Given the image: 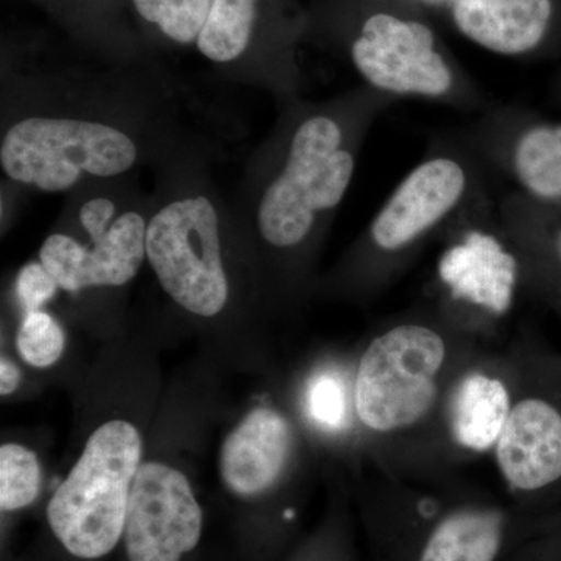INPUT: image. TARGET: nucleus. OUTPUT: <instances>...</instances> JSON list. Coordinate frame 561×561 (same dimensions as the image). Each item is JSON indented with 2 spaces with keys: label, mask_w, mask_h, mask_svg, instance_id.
<instances>
[{
  "label": "nucleus",
  "mask_w": 561,
  "mask_h": 561,
  "mask_svg": "<svg viewBox=\"0 0 561 561\" xmlns=\"http://www.w3.org/2000/svg\"><path fill=\"white\" fill-rule=\"evenodd\" d=\"M519 379L518 346L494 350L483 343L446 391L438 416V467L456 476L461 465L491 456L500 440Z\"/></svg>",
  "instance_id": "nucleus-11"
},
{
  "label": "nucleus",
  "mask_w": 561,
  "mask_h": 561,
  "mask_svg": "<svg viewBox=\"0 0 561 561\" xmlns=\"http://www.w3.org/2000/svg\"><path fill=\"white\" fill-rule=\"evenodd\" d=\"M187 88L153 66L94 73L2 70L0 169L21 191L65 194L88 183L157 171L191 147Z\"/></svg>",
  "instance_id": "nucleus-1"
},
{
  "label": "nucleus",
  "mask_w": 561,
  "mask_h": 561,
  "mask_svg": "<svg viewBox=\"0 0 561 561\" xmlns=\"http://www.w3.org/2000/svg\"><path fill=\"white\" fill-rule=\"evenodd\" d=\"M151 206L138 175L84 184L66 195L41 264L68 294L127 286L147 260Z\"/></svg>",
  "instance_id": "nucleus-7"
},
{
  "label": "nucleus",
  "mask_w": 561,
  "mask_h": 561,
  "mask_svg": "<svg viewBox=\"0 0 561 561\" xmlns=\"http://www.w3.org/2000/svg\"><path fill=\"white\" fill-rule=\"evenodd\" d=\"M375 470L364 494L373 561H508L561 519L523 511L457 476L409 481Z\"/></svg>",
  "instance_id": "nucleus-4"
},
{
  "label": "nucleus",
  "mask_w": 561,
  "mask_h": 561,
  "mask_svg": "<svg viewBox=\"0 0 561 561\" xmlns=\"http://www.w3.org/2000/svg\"><path fill=\"white\" fill-rule=\"evenodd\" d=\"M140 456L142 440L127 421H108L91 435L47 505L50 529L70 556L102 559L124 540Z\"/></svg>",
  "instance_id": "nucleus-9"
},
{
  "label": "nucleus",
  "mask_w": 561,
  "mask_h": 561,
  "mask_svg": "<svg viewBox=\"0 0 561 561\" xmlns=\"http://www.w3.org/2000/svg\"><path fill=\"white\" fill-rule=\"evenodd\" d=\"M41 467L35 453L22 445L0 448V507L3 512L21 511L38 497Z\"/></svg>",
  "instance_id": "nucleus-20"
},
{
  "label": "nucleus",
  "mask_w": 561,
  "mask_h": 561,
  "mask_svg": "<svg viewBox=\"0 0 561 561\" xmlns=\"http://www.w3.org/2000/svg\"><path fill=\"white\" fill-rule=\"evenodd\" d=\"M397 101L359 84L341 94L278 102L275 124L243 168L228 202L236 238L301 289L345 202L376 121Z\"/></svg>",
  "instance_id": "nucleus-2"
},
{
  "label": "nucleus",
  "mask_w": 561,
  "mask_h": 561,
  "mask_svg": "<svg viewBox=\"0 0 561 561\" xmlns=\"http://www.w3.org/2000/svg\"><path fill=\"white\" fill-rule=\"evenodd\" d=\"M65 345V331L50 313H25L18 331L16 346L22 359L28 365L36 368L50 367L60 359Z\"/></svg>",
  "instance_id": "nucleus-21"
},
{
  "label": "nucleus",
  "mask_w": 561,
  "mask_h": 561,
  "mask_svg": "<svg viewBox=\"0 0 561 561\" xmlns=\"http://www.w3.org/2000/svg\"><path fill=\"white\" fill-rule=\"evenodd\" d=\"M131 9L162 39L173 46L197 43L213 0H130Z\"/></svg>",
  "instance_id": "nucleus-19"
},
{
  "label": "nucleus",
  "mask_w": 561,
  "mask_h": 561,
  "mask_svg": "<svg viewBox=\"0 0 561 561\" xmlns=\"http://www.w3.org/2000/svg\"><path fill=\"white\" fill-rule=\"evenodd\" d=\"M516 346L518 389L490 457L508 501L534 515H560L561 367Z\"/></svg>",
  "instance_id": "nucleus-10"
},
{
  "label": "nucleus",
  "mask_w": 561,
  "mask_h": 561,
  "mask_svg": "<svg viewBox=\"0 0 561 561\" xmlns=\"http://www.w3.org/2000/svg\"><path fill=\"white\" fill-rule=\"evenodd\" d=\"M461 140L512 191L561 213V119L505 106L486 111Z\"/></svg>",
  "instance_id": "nucleus-12"
},
{
  "label": "nucleus",
  "mask_w": 561,
  "mask_h": 561,
  "mask_svg": "<svg viewBox=\"0 0 561 561\" xmlns=\"http://www.w3.org/2000/svg\"><path fill=\"white\" fill-rule=\"evenodd\" d=\"M559 16V0H453L451 7L454 25L465 38L512 58L542 49Z\"/></svg>",
  "instance_id": "nucleus-17"
},
{
  "label": "nucleus",
  "mask_w": 561,
  "mask_h": 561,
  "mask_svg": "<svg viewBox=\"0 0 561 561\" xmlns=\"http://www.w3.org/2000/svg\"><path fill=\"white\" fill-rule=\"evenodd\" d=\"M295 449L297 434L289 419L276 409H254L221 446V479L238 496H264L286 478Z\"/></svg>",
  "instance_id": "nucleus-15"
},
{
  "label": "nucleus",
  "mask_w": 561,
  "mask_h": 561,
  "mask_svg": "<svg viewBox=\"0 0 561 561\" xmlns=\"http://www.w3.org/2000/svg\"><path fill=\"white\" fill-rule=\"evenodd\" d=\"M216 146L191 147L154 171L147 261L169 298L198 319H216L231 302L228 202L210 175Z\"/></svg>",
  "instance_id": "nucleus-6"
},
{
  "label": "nucleus",
  "mask_w": 561,
  "mask_h": 561,
  "mask_svg": "<svg viewBox=\"0 0 561 561\" xmlns=\"http://www.w3.org/2000/svg\"><path fill=\"white\" fill-rule=\"evenodd\" d=\"M202 530L203 511L186 476L160 461L140 465L125 522L128 561H181Z\"/></svg>",
  "instance_id": "nucleus-13"
},
{
  "label": "nucleus",
  "mask_w": 561,
  "mask_h": 561,
  "mask_svg": "<svg viewBox=\"0 0 561 561\" xmlns=\"http://www.w3.org/2000/svg\"><path fill=\"white\" fill-rule=\"evenodd\" d=\"M261 21L262 0H213L195 47L225 79L287 101L290 92L260 44Z\"/></svg>",
  "instance_id": "nucleus-14"
},
{
  "label": "nucleus",
  "mask_w": 561,
  "mask_h": 561,
  "mask_svg": "<svg viewBox=\"0 0 561 561\" xmlns=\"http://www.w3.org/2000/svg\"><path fill=\"white\" fill-rule=\"evenodd\" d=\"M348 58L360 84L393 101L413 99L457 110L483 106L481 88L443 49L434 28L398 7H379L362 18Z\"/></svg>",
  "instance_id": "nucleus-8"
},
{
  "label": "nucleus",
  "mask_w": 561,
  "mask_h": 561,
  "mask_svg": "<svg viewBox=\"0 0 561 561\" xmlns=\"http://www.w3.org/2000/svg\"><path fill=\"white\" fill-rule=\"evenodd\" d=\"M20 368L14 365V362L2 357V360H0V393H2V397L13 393L20 386Z\"/></svg>",
  "instance_id": "nucleus-24"
},
{
  "label": "nucleus",
  "mask_w": 561,
  "mask_h": 561,
  "mask_svg": "<svg viewBox=\"0 0 561 561\" xmlns=\"http://www.w3.org/2000/svg\"><path fill=\"white\" fill-rule=\"evenodd\" d=\"M16 297L22 311L32 313L43 311L44 306L54 300L58 287L57 280L41 262H28L18 273Z\"/></svg>",
  "instance_id": "nucleus-22"
},
{
  "label": "nucleus",
  "mask_w": 561,
  "mask_h": 561,
  "mask_svg": "<svg viewBox=\"0 0 561 561\" xmlns=\"http://www.w3.org/2000/svg\"><path fill=\"white\" fill-rule=\"evenodd\" d=\"M306 419L328 435H343L357 430L353 404V371L328 367L313 373L306 383Z\"/></svg>",
  "instance_id": "nucleus-18"
},
{
  "label": "nucleus",
  "mask_w": 561,
  "mask_h": 561,
  "mask_svg": "<svg viewBox=\"0 0 561 561\" xmlns=\"http://www.w3.org/2000/svg\"><path fill=\"white\" fill-rule=\"evenodd\" d=\"M485 173L463 140L434 142L351 245L334 286L356 301L386 294L427 245L485 208Z\"/></svg>",
  "instance_id": "nucleus-5"
},
{
  "label": "nucleus",
  "mask_w": 561,
  "mask_h": 561,
  "mask_svg": "<svg viewBox=\"0 0 561 561\" xmlns=\"http://www.w3.org/2000/svg\"><path fill=\"white\" fill-rule=\"evenodd\" d=\"M497 224L511 249L516 279L561 311V213L508 191L497 206Z\"/></svg>",
  "instance_id": "nucleus-16"
},
{
  "label": "nucleus",
  "mask_w": 561,
  "mask_h": 561,
  "mask_svg": "<svg viewBox=\"0 0 561 561\" xmlns=\"http://www.w3.org/2000/svg\"><path fill=\"white\" fill-rule=\"evenodd\" d=\"M485 343V324L454 302L383 321L353 368V404L368 461L409 481H437L438 416L460 368Z\"/></svg>",
  "instance_id": "nucleus-3"
},
{
  "label": "nucleus",
  "mask_w": 561,
  "mask_h": 561,
  "mask_svg": "<svg viewBox=\"0 0 561 561\" xmlns=\"http://www.w3.org/2000/svg\"><path fill=\"white\" fill-rule=\"evenodd\" d=\"M508 561H561V542L540 534L522 546Z\"/></svg>",
  "instance_id": "nucleus-23"
}]
</instances>
